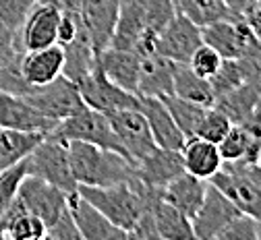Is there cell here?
I'll return each mask as SVG.
<instances>
[{
    "instance_id": "44",
    "label": "cell",
    "mask_w": 261,
    "mask_h": 240,
    "mask_svg": "<svg viewBox=\"0 0 261 240\" xmlns=\"http://www.w3.org/2000/svg\"><path fill=\"white\" fill-rule=\"evenodd\" d=\"M259 164H261V153H259Z\"/></svg>"
},
{
    "instance_id": "9",
    "label": "cell",
    "mask_w": 261,
    "mask_h": 240,
    "mask_svg": "<svg viewBox=\"0 0 261 240\" xmlns=\"http://www.w3.org/2000/svg\"><path fill=\"white\" fill-rule=\"evenodd\" d=\"M214 106L230 118L232 124L261 130V75L216 97Z\"/></svg>"
},
{
    "instance_id": "1",
    "label": "cell",
    "mask_w": 261,
    "mask_h": 240,
    "mask_svg": "<svg viewBox=\"0 0 261 240\" xmlns=\"http://www.w3.org/2000/svg\"><path fill=\"white\" fill-rule=\"evenodd\" d=\"M69 159L77 184L108 186L139 180L137 164L130 157L87 141H69Z\"/></svg>"
},
{
    "instance_id": "15",
    "label": "cell",
    "mask_w": 261,
    "mask_h": 240,
    "mask_svg": "<svg viewBox=\"0 0 261 240\" xmlns=\"http://www.w3.org/2000/svg\"><path fill=\"white\" fill-rule=\"evenodd\" d=\"M120 0H81L79 15L97 54L112 42L120 15Z\"/></svg>"
},
{
    "instance_id": "22",
    "label": "cell",
    "mask_w": 261,
    "mask_h": 240,
    "mask_svg": "<svg viewBox=\"0 0 261 240\" xmlns=\"http://www.w3.org/2000/svg\"><path fill=\"white\" fill-rule=\"evenodd\" d=\"M180 153H182V162H185L187 172L197 176V178H203V180H210L224 164L220 149H218V143L201 139L197 135L185 139Z\"/></svg>"
},
{
    "instance_id": "42",
    "label": "cell",
    "mask_w": 261,
    "mask_h": 240,
    "mask_svg": "<svg viewBox=\"0 0 261 240\" xmlns=\"http://www.w3.org/2000/svg\"><path fill=\"white\" fill-rule=\"evenodd\" d=\"M48 3L56 5L60 11H71V13H79L81 0H48Z\"/></svg>"
},
{
    "instance_id": "37",
    "label": "cell",
    "mask_w": 261,
    "mask_h": 240,
    "mask_svg": "<svg viewBox=\"0 0 261 240\" xmlns=\"http://www.w3.org/2000/svg\"><path fill=\"white\" fill-rule=\"evenodd\" d=\"M36 3H40V0H0V21L17 31L25 15Z\"/></svg>"
},
{
    "instance_id": "19",
    "label": "cell",
    "mask_w": 261,
    "mask_h": 240,
    "mask_svg": "<svg viewBox=\"0 0 261 240\" xmlns=\"http://www.w3.org/2000/svg\"><path fill=\"white\" fill-rule=\"evenodd\" d=\"M174 66L176 62L162 56L160 52H149L139 56V83L137 95L164 97L174 91Z\"/></svg>"
},
{
    "instance_id": "39",
    "label": "cell",
    "mask_w": 261,
    "mask_h": 240,
    "mask_svg": "<svg viewBox=\"0 0 261 240\" xmlns=\"http://www.w3.org/2000/svg\"><path fill=\"white\" fill-rule=\"evenodd\" d=\"M83 21L79 13H71V11H62L60 21H58V31H56V44L67 46L69 42L75 40V36L79 33Z\"/></svg>"
},
{
    "instance_id": "36",
    "label": "cell",
    "mask_w": 261,
    "mask_h": 240,
    "mask_svg": "<svg viewBox=\"0 0 261 240\" xmlns=\"http://www.w3.org/2000/svg\"><path fill=\"white\" fill-rule=\"evenodd\" d=\"M218 240H259V220L241 214L228 224L218 236Z\"/></svg>"
},
{
    "instance_id": "18",
    "label": "cell",
    "mask_w": 261,
    "mask_h": 240,
    "mask_svg": "<svg viewBox=\"0 0 261 240\" xmlns=\"http://www.w3.org/2000/svg\"><path fill=\"white\" fill-rule=\"evenodd\" d=\"M64 68V50L60 44H52L38 50H27L21 56L19 71L23 81L29 87H38L54 81L62 75Z\"/></svg>"
},
{
    "instance_id": "24",
    "label": "cell",
    "mask_w": 261,
    "mask_h": 240,
    "mask_svg": "<svg viewBox=\"0 0 261 240\" xmlns=\"http://www.w3.org/2000/svg\"><path fill=\"white\" fill-rule=\"evenodd\" d=\"M46 238V224L29 214L15 197L9 209L0 216V240H42Z\"/></svg>"
},
{
    "instance_id": "14",
    "label": "cell",
    "mask_w": 261,
    "mask_h": 240,
    "mask_svg": "<svg viewBox=\"0 0 261 240\" xmlns=\"http://www.w3.org/2000/svg\"><path fill=\"white\" fill-rule=\"evenodd\" d=\"M67 205L83 240H128L126 230L112 224L100 209L93 207L77 191L69 195Z\"/></svg>"
},
{
    "instance_id": "27",
    "label": "cell",
    "mask_w": 261,
    "mask_h": 240,
    "mask_svg": "<svg viewBox=\"0 0 261 240\" xmlns=\"http://www.w3.org/2000/svg\"><path fill=\"white\" fill-rule=\"evenodd\" d=\"M46 132L40 130H17V128H0V172L9 170L31 155Z\"/></svg>"
},
{
    "instance_id": "5",
    "label": "cell",
    "mask_w": 261,
    "mask_h": 240,
    "mask_svg": "<svg viewBox=\"0 0 261 240\" xmlns=\"http://www.w3.org/2000/svg\"><path fill=\"white\" fill-rule=\"evenodd\" d=\"M23 97L36 110H40L44 116H48L56 122L69 118L75 112H79L81 108H85V101L79 93L77 83H73L64 75L56 77L54 81H50L46 85L31 87Z\"/></svg>"
},
{
    "instance_id": "20",
    "label": "cell",
    "mask_w": 261,
    "mask_h": 240,
    "mask_svg": "<svg viewBox=\"0 0 261 240\" xmlns=\"http://www.w3.org/2000/svg\"><path fill=\"white\" fill-rule=\"evenodd\" d=\"M139 97H141V112L149 122L155 145L166 149H180L185 143V135L180 132L178 124L174 122L162 97H151V95H139Z\"/></svg>"
},
{
    "instance_id": "26",
    "label": "cell",
    "mask_w": 261,
    "mask_h": 240,
    "mask_svg": "<svg viewBox=\"0 0 261 240\" xmlns=\"http://www.w3.org/2000/svg\"><path fill=\"white\" fill-rule=\"evenodd\" d=\"M151 214L155 222V230L160 240H191L195 238L191 220L176 209L172 203H168L160 195V189H155L151 197Z\"/></svg>"
},
{
    "instance_id": "31",
    "label": "cell",
    "mask_w": 261,
    "mask_h": 240,
    "mask_svg": "<svg viewBox=\"0 0 261 240\" xmlns=\"http://www.w3.org/2000/svg\"><path fill=\"white\" fill-rule=\"evenodd\" d=\"M162 101L166 104V108L170 110L174 122L178 124L180 132L185 135V139H189V137H195V132H197V126L205 114V110L210 106H201V104H195V101H189V99H182L174 93L170 95H164L162 97Z\"/></svg>"
},
{
    "instance_id": "12",
    "label": "cell",
    "mask_w": 261,
    "mask_h": 240,
    "mask_svg": "<svg viewBox=\"0 0 261 240\" xmlns=\"http://www.w3.org/2000/svg\"><path fill=\"white\" fill-rule=\"evenodd\" d=\"M62 11L48 3V0H40L29 9L25 15L23 23L17 29V38L23 48L27 50H38L56 44V31H58V21H60Z\"/></svg>"
},
{
    "instance_id": "16",
    "label": "cell",
    "mask_w": 261,
    "mask_h": 240,
    "mask_svg": "<svg viewBox=\"0 0 261 240\" xmlns=\"http://www.w3.org/2000/svg\"><path fill=\"white\" fill-rule=\"evenodd\" d=\"M56 120L44 116L36 110L23 95L0 91V128H17V130H54Z\"/></svg>"
},
{
    "instance_id": "25",
    "label": "cell",
    "mask_w": 261,
    "mask_h": 240,
    "mask_svg": "<svg viewBox=\"0 0 261 240\" xmlns=\"http://www.w3.org/2000/svg\"><path fill=\"white\" fill-rule=\"evenodd\" d=\"M224 162H245L257 164L261 153V130H253L243 124H232L218 143Z\"/></svg>"
},
{
    "instance_id": "3",
    "label": "cell",
    "mask_w": 261,
    "mask_h": 240,
    "mask_svg": "<svg viewBox=\"0 0 261 240\" xmlns=\"http://www.w3.org/2000/svg\"><path fill=\"white\" fill-rule=\"evenodd\" d=\"M27 174L40 176L50 184L62 189L67 195L77 191V180L71 170L69 141L48 132L42 143L27 157Z\"/></svg>"
},
{
    "instance_id": "6",
    "label": "cell",
    "mask_w": 261,
    "mask_h": 240,
    "mask_svg": "<svg viewBox=\"0 0 261 240\" xmlns=\"http://www.w3.org/2000/svg\"><path fill=\"white\" fill-rule=\"evenodd\" d=\"M210 182L230 199L241 214L261 220V186L251 178L243 162H224Z\"/></svg>"
},
{
    "instance_id": "34",
    "label": "cell",
    "mask_w": 261,
    "mask_h": 240,
    "mask_svg": "<svg viewBox=\"0 0 261 240\" xmlns=\"http://www.w3.org/2000/svg\"><path fill=\"white\" fill-rule=\"evenodd\" d=\"M25 174H27V159L0 172V216H3L9 209V205L15 201L17 189H19L21 180L25 178Z\"/></svg>"
},
{
    "instance_id": "35",
    "label": "cell",
    "mask_w": 261,
    "mask_h": 240,
    "mask_svg": "<svg viewBox=\"0 0 261 240\" xmlns=\"http://www.w3.org/2000/svg\"><path fill=\"white\" fill-rule=\"evenodd\" d=\"M222 60H224V58H222L212 46L201 44L197 50L191 54V58H189L187 64H189L197 75H201V77H205V79H212V77L218 73Z\"/></svg>"
},
{
    "instance_id": "38",
    "label": "cell",
    "mask_w": 261,
    "mask_h": 240,
    "mask_svg": "<svg viewBox=\"0 0 261 240\" xmlns=\"http://www.w3.org/2000/svg\"><path fill=\"white\" fill-rule=\"evenodd\" d=\"M46 238L48 240H81V232L69 211V205H67V209H64L60 214V218L46 228Z\"/></svg>"
},
{
    "instance_id": "21",
    "label": "cell",
    "mask_w": 261,
    "mask_h": 240,
    "mask_svg": "<svg viewBox=\"0 0 261 240\" xmlns=\"http://www.w3.org/2000/svg\"><path fill=\"white\" fill-rule=\"evenodd\" d=\"M97 64H100L104 75L114 85L137 93V83H139V54L137 52L108 46L97 54Z\"/></svg>"
},
{
    "instance_id": "32",
    "label": "cell",
    "mask_w": 261,
    "mask_h": 240,
    "mask_svg": "<svg viewBox=\"0 0 261 240\" xmlns=\"http://www.w3.org/2000/svg\"><path fill=\"white\" fill-rule=\"evenodd\" d=\"M174 5L176 13L185 15L199 27L216 23L224 17H230V11L226 9L222 0H174Z\"/></svg>"
},
{
    "instance_id": "2",
    "label": "cell",
    "mask_w": 261,
    "mask_h": 240,
    "mask_svg": "<svg viewBox=\"0 0 261 240\" xmlns=\"http://www.w3.org/2000/svg\"><path fill=\"white\" fill-rule=\"evenodd\" d=\"M155 189L147 186L145 182H118V184H108V186H87V184H77V193L83 195L93 207L100 209L112 224L118 228L128 230L137 224L141 214L147 209Z\"/></svg>"
},
{
    "instance_id": "10",
    "label": "cell",
    "mask_w": 261,
    "mask_h": 240,
    "mask_svg": "<svg viewBox=\"0 0 261 240\" xmlns=\"http://www.w3.org/2000/svg\"><path fill=\"white\" fill-rule=\"evenodd\" d=\"M108 118H110V124L118 137V141L122 143L128 157L135 159V164L155 147L149 122L145 114L141 112V108L116 110V112H110Z\"/></svg>"
},
{
    "instance_id": "29",
    "label": "cell",
    "mask_w": 261,
    "mask_h": 240,
    "mask_svg": "<svg viewBox=\"0 0 261 240\" xmlns=\"http://www.w3.org/2000/svg\"><path fill=\"white\" fill-rule=\"evenodd\" d=\"M174 95L195 101L201 106H214L216 93L212 87V81L197 75L187 62H176L174 66Z\"/></svg>"
},
{
    "instance_id": "8",
    "label": "cell",
    "mask_w": 261,
    "mask_h": 240,
    "mask_svg": "<svg viewBox=\"0 0 261 240\" xmlns=\"http://www.w3.org/2000/svg\"><path fill=\"white\" fill-rule=\"evenodd\" d=\"M17 199L23 203V207L29 214L38 216L48 228L67 209L69 195L40 176L25 174V178L21 180V184L17 189Z\"/></svg>"
},
{
    "instance_id": "7",
    "label": "cell",
    "mask_w": 261,
    "mask_h": 240,
    "mask_svg": "<svg viewBox=\"0 0 261 240\" xmlns=\"http://www.w3.org/2000/svg\"><path fill=\"white\" fill-rule=\"evenodd\" d=\"M79 93L85 101V106L100 110L104 114L124 110V108H141V97L133 91H126L118 85H114L95 62L91 71L77 81Z\"/></svg>"
},
{
    "instance_id": "33",
    "label": "cell",
    "mask_w": 261,
    "mask_h": 240,
    "mask_svg": "<svg viewBox=\"0 0 261 240\" xmlns=\"http://www.w3.org/2000/svg\"><path fill=\"white\" fill-rule=\"evenodd\" d=\"M230 126H232L230 118H228L222 110H218L216 106H210L205 110V114H203V118H201V122L197 126V132L195 135L201 137V139L212 141V143H220L224 139V135L230 130Z\"/></svg>"
},
{
    "instance_id": "17",
    "label": "cell",
    "mask_w": 261,
    "mask_h": 240,
    "mask_svg": "<svg viewBox=\"0 0 261 240\" xmlns=\"http://www.w3.org/2000/svg\"><path fill=\"white\" fill-rule=\"evenodd\" d=\"M182 172H187V170L180 149H166L155 145L147 155L137 162L139 180L151 189H164Z\"/></svg>"
},
{
    "instance_id": "4",
    "label": "cell",
    "mask_w": 261,
    "mask_h": 240,
    "mask_svg": "<svg viewBox=\"0 0 261 240\" xmlns=\"http://www.w3.org/2000/svg\"><path fill=\"white\" fill-rule=\"evenodd\" d=\"M50 132L60 137L64 141H87V143H93L97 147L112 149V151H118V153L128 157V153L124 151L122 143L118 141V137L110 124L108 114H104L100 110H93L89 106L81 108L79 112H75L69 118L56 122L54 130H50Z\"/></svg>"
},
{
    "instance_id": "45",
    "label": "cell",
    "mask_w": 261,
    "mask_h": 240,
    "mask_svg": "<svg viewBox=\"0 0 261 240\" xmlns=\"http://www.w3.org/2000/svg\"><path fill=\"white\" fill-rule=\"evenodd\" d=\"M120 3H126V0H120Z\"/></svg>"
},
{
    "instance_id": "13",
    "label": "cell",
    "mask_w": 261,
    "mask_h": 240,
    "mask_svg": "<svg viewBox=\"0 0 261 240\" xmlns=\"http://www.w3.org/2000/svg\"><path fill=\"white\" fill-rule=\"evenodd\" d=\"M203 44L201 27L195 25L185 15L176 13L170 23L160 31L155 40V52L174 62H189L191 54Z\"/></svg>"
},
{
    "instance_id": "40",
    "label": "cell",
    "mask_w": 261,
    "mask_h": 240,
    "mask_svg": "<svg viewBox=\"0 0 261 240\" xmlns=\"http://www.w3.org/2000/svg\"><path fill=\"white\" fill-rule=\"evenodd\" d=\"M243 19L255 33V38L261 42V0H251L243 13Z\"/></svg>"
},
{
    "instance_id": "43",
    "label": "cell",
    "mask_w": 261,
    "mask_h": 240,
    "mask_svg": "<svg viewBox=\"0 0 261 240\" xmlns=\"http://www.w3.org/2000/svg\"><path fill=\"white\" fill-rule=\"evenodd\" d=\"M259 240H261V220H259Z\"/></svg>"
},
{
    "instance_id": "11",
    "label": "cell",
    "mask_w": 261,
    "mask_h": 240,
    "mask_svg": "<svg viewBox=\"0 0 261 240\" xmlns=\"http://www.w3.org/2000/svg\"><path fill=\"white\" fill-rule=\"evenodd\" d=\"M239 216H241V211H239L237 205L220 189H216L212 182H207L205 199L201 203V207L197 209V214H195V218L191 220L193 234L199 240H214Z\"/></svg>"
},
{
    "instance_id": "30",
    "label": "cell",
    "mask_w": 261,
    "mask_h": 240,
    "mask_svg": "<svg viewBox=\"0 0 261 240\" xmlns=\"http://www.w3.org/2000/svg\"><path fill=\"white\" fill-rule=\"evenodd\" d=\"M259 75H261V66L251 58H224L218 73L210 81L216 97H220Z\"/></svg>"
},
{
    "instance_id": "23",
    "label": "cell",
    "mask_w": 261,
    "mask_h": 240,
    "mask_svg": "<svg viewBox=\"0 0 261 240\" xmlns=\"http://www.w3.org/2000/svg\"><path fill=\"white\" fill-rule=\"evenodd\" d=\"M207 182L210 180H203V178H197L189 172H182L172 182H168L164 189H160V195L168 203H172L176 209H180L189 220H193L197 209L201 207L203 199H205Z\"/></svg>"
},
{
    "instance_id": "41",
    "label": "cell",
    "mask_w": 261,
    "mask_h": 240,
    "mask_svg": "<svg viewBox=\"0 0 261 240\" xmlns=\"http://www.w3.org/2000/svg\"><path fill=\"white\" fill-rule=\"evenodd\" d=\"M222 3L226 5V9L230 11L232 17H243V13H245V9H247V5L251 3V0H222Z\"/></svg>"
},
{
    "instance_id": "28",
    "label": "cell",
    "mask_w": 261,
    "mask_h": 240,
    "mask_svg": "<svg viewBox=\"0 0 261 240\" xmlns=\"http://www.w3.org/2000/svg\"><path fill=\"white\" fill-rule=\"evenodd\" d=\"M62 50H64L62 75L67 79H71L73 83L83 79L97 62V52L93 50V44H91V38H89L85 25H81L75 40L69 42L67 46H62Z\"/></svg>"
}]
</instances>
